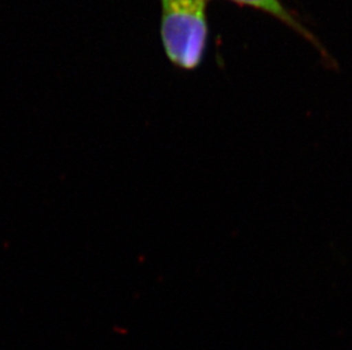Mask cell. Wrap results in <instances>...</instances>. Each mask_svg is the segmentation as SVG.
<instances>
[{
  "label": "cell",
  "mask_w": 352,
  "mask_h": 350,
  "mask_svg": "<svg viewBox=\"0 0 352 350\" xmlns=\"http://www.w3.org/2000/svg\"><path fill=\"white\" fill-rule=\"evenodd\" d=\"M228 1L237 3L241 6L251 7V8L263 12V13L268 14L276 20L285 24L286 27L292 29L300 36H302L303 39L317 48L322 56L327 57V53L322 48L318 39L284 6V3L280 0H228Z\"/></svg>",
  "instance_id": "cell-2"
},
{
  "label": "cell",
  "mask_w": 352,
  "mask_h": 350,
  "mask_svg": "<svg viewBox=\"0 0 352 350\" xmlns=\"http://www.w3.org/2000/svg\"><path fill=\"white\" fill-rule=\"evenodd\" d=\"M210 0H160V36L170 63L195 70L202 63L209 39Z\"/></svg>",
  "instance_id": "cell-1"
}]
</instances>
